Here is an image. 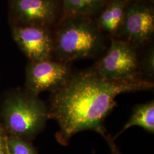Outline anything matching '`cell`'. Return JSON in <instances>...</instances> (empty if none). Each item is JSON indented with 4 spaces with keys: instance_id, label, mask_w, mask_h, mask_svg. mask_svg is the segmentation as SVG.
<instances>
[{
    "instance_id": "7a4b0ae2",
    "label": "cell",
    "mask_w": 154,
    "mask_h": 154,
    "mask_svg": "<svg viewBox=\"0 0 154 154\" xmlns=\"http://www.w3.org/2000/svg\"><path fill=\"white\" fill-rule=\"evenodd\" d=\"M102 45V35L93 22L85 17H71L58 31L54 53L67 63L93 57Z\"/></svg>"
},
{
    "instance_id": "3957f363",
    "label": "cell",
    "mask_w": 154,
    "mask_h": 154,
    "mask_svg": "<svg viewBox=\"0 0 154 154\" xmlns=\"http://www.w3.org/2000/svg\"><path fill=\"white\" fill-rule=\"evenodd\" d=\"M37 96L17 94L6 100L2 115L6 128L14 136L33 138L49 119V109Z\"/></svg>"
},
{
    "instance_id": "6da1fadb",
    "label": "cell",
    "mask_w": 154,
    "mask_h": 154,
    "mask_svg": "<svg viewBox=\"0 0 154 154\" xmlns=\"http://www.w3.org/2000/svg\"><path fill=\"white\" fill-rule=\"evenodd\" d=\"M151 81L142 78L126 81H108L93 69L72 75L61 88L53 91L49 118L57 122L58 142L67 146L72 137L85 130H93L103 138L106 116L116 106L122 93L149 90Z\"/></svg>"
},
{
    "instance_id": "7c38bea8",
    "label": "cell",
    "mask_w": 154,
    "mask_h": 154,
    "mask_svg": "<svg viewBox=\"0 0 154 154\" xmlns=\"http://www.w3.org/2000/svg\"><path fill=\"white\" fill-rule=\"evenodd\" d=\"M8 146L10 154H37L32 145L16 136L8 138Z\"/></svg>"
},
{
    "instance_id": "277c9868",
    "label": "cell",
    "mask_w": 154,
    "mask_h": 154,
    "mask_svg": "<svg viewBox=\"0 0 154 154\" xmlns=\"http://www.w3.org/2000/svg\"><path fill=\"white\" fill-rule=\"evenodd\" d=\"M138 66L134 46L129 41L112 40L108 51L93 69L106 80L126 81L142 78Z\"/></svg>"
},
{
    "instance_id": "ba28073f",
    "label": "cell",
    "mask_w": 154,
    "mask_h": 154,
    "mask_svg": "<svg viewBox=\"0 0 154 154\" xmlns=\"http://www.w3.org/2000/svg\"><path fill=\"white\" fill-rule=\"evenodd\" d=\"M121 34L137 45L146 43L154 31V13L147 6L135 5L125 11Z\"/></svg>"
},
{
    "instance_id": "5bb4252c",
    "label": "cell",
    "mask_w": 154,
    "mask_h": 154,
    "mask_svg": "<svg viewBox=\"0 0 154 154\" xmlns=\"http://www.w3.org/2000/svg\"><path fill=\"white\" fill-rule=\"evenodd\" d=\"M0 154H10L7 138L4 129L0 126Z\"/></svg>"
},
{
    "instance_id": "52a82bcc",
    "label": "cell",
    "mask_w": 154,
    "mask_h": 154,
    "mask_svg": "<svg viewBox=\"0 0 154 154\" xmlns=\"http://www.w3.org/2000/svg\"><path fill=\"white\" fill-rule=\"evenodd\" d=\"M11 8L20 26H44L55 18L57 5L55 0H11Z\"/></svg>"
},
{
    "instance_id": "9a60e30c",
    "label": "cell",
    "mask_w": 154,
    "mask_h": 154,
    "mask_svg": "<svg viewBox=\"0 0 154 154\" xmlns=\"http://www.w3.org/2000/svg\"><path fill=\"white\" fill-rule=\"evenodd\" d=\"M104 138L107 142V143L110 147L111 154H122L119 149L114 142L115 140L111 137L110 134H107Z\"/></svg>"
},
{
    "instance_id": "30bf717a",
    "label": "cell",
    "mask_w": 154,
    "mask_h": 154,
    "mask_svg": "<svg viewBox=\"0 0 154 154\" xmlns=\"http://www.w3.org/2000/svg\"><path fill=\"white\" fill-rule=\"evenodd\" d=\"M125 14L122 0L112 1L99 17V25L105 30L115 33L121 28Z\"/></svg>"
},
{
    "instance_id": "5b68a950",
    "label": "cell",
    "mask_w": 154,
    "mask_h": 154,
    "mask_svg": "<svg viewBox=\"0 0 154 154\" xmlns=\"http://www.w3.org/2000/svg\"><path fill=\"white\" fill-rule=\"evenodd\" d=\"M72 75L65 63L50 60L32 61L26 72L28 92L37 95L46 90L54 91L62 87Z\"/></svg>"
},
{
    "instance_id": "8992f818",
    "label": "cell",
    "mask_w": 154,
    "mask_h": 154,
    "mask_svg": "<svg viewBox=\"0 0 154 154\" xmlns=\"http://www.w3.org/2000/svg\"><path fill=\"white\" fill-rule=\"evenodd\" d=\"M12 33L17 44L31 61L50 60L54 41L44 26H17Z\"/></svg>"
},
{
    "instance_id": "8fae6325",
    "label": "cell",
    "mask_w": 154,
    "mask_h": 154,
    "mask_svg": "<svg viewBox=\"0 0 154 154\" xmlns=\"http://www.w3.org/2000/svg\"><path fill=\"white\" fill-rule=\"evenodd\" d=\"M64 10L69 17H86L98 11L106 0H63Z\"/></svg>"
},
{
    "instance_id": "4fadbf2b",
    "label": "cell",
    "mask_w": 154,
    "mask_h": 154,
    "mask_svg": "<svg viewBox=\"0 0 154 154\" xmlns=\"http://www.w3.org/2000/svg\"><path fill=\"white\" fill-rule=\"evenodd\" d=\"M154 49L151 48L147 52L143 62V70L146 74L152 77L154 75Z\"/></svg>"
},
{
    "instance_id": "9c48e42d",
    "label": "cell",
    "mask_w": 154,
    "mask_h": 154,
    "mask_svg": "<svg viewBox=\"0 0 154 154\" xmlns=\"http://www.w3.org/2000/svg\"><path fill=\"white\" fill-rule=\"evenodd\" d=\"M139 126L144 130L153 134L154 132V102L151 100L148 103L138 105L133 110L129 120L122 130L114 138V140L122 133L132 126Z\"/></svg>"
}]
</instances>
